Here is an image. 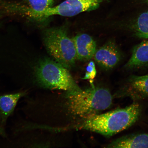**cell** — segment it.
<instances>
[{
  "instance_id": "cell-1",
  "label": "cell",
  "mask_w": 148,
  "mask_h": 148,
  "mask_svg": "<svg viewBox=\"0 0 148 148\" xmlns=\"http://www.w3.org/2000/svg\"><path fill=\"white\" fill-rule=\"evenodd\" d=\"M140 113V105L134 103L124 108L97 114L86 119L77 128L110 136L128 128L137 121Z\"/></svg>"
},
{
  "instance_id": "cell-2",
  "label": "cell",
  "mask_w": 148,
  "mask_h": 148,
  "mask_svg": "<svg viewBox=\"0 0 148 148\" xmlns=\"http://www.w3.org/2000/svg\"><path fill=\"white\" fill-rule=\"evenodd\" d=\"M91 85L84 90L67 92L68 107L73 115L86 119L98 114L112 105V95L108 89Z\"/></svg>"
},
{
  "instance_id": "cell-3",
  "label": "cell",
  "mask_w": 148,
  "mask_h": 148,
  "mask_svg": "<svg viewBox=\"0 0 148 148\" xmlns=\"http://www.w3.org/2000/svg\"><path fill=\"white\" fill-rule=\"evenodd\" d=\"M35 75L37 82L44 88L64 90L67 92L81 90L67 68L49 58H44L39 62Z\"/></svg>"
},
{
  "instance_id": "cell-4",
  "label": "cell",
  "mask_w": 148,
  "mask_h": 148,
  "mask_svg": "<svg viewBox=\"0 0 148 148\" xmlns=\"http://www.w3.org/2000/svg\"><path fill=\"white\" fill-rule=\"evenodd\" d=\"M44 42L48 53L53 60L68 69L75 64L77 57L72 39L63 26L48 29L44 33Z\"/></svg>"
},
{
  "instance_id": "cell-5",
  "label": "cell",
  "mask_w": 148,
  "mask_h": 148,
  "mask_svg": "<svg viewBox=\"0 0 148 148\" xmlns=\"http://www.w3.org/2000/svg\"><path fill=\"white\" fill-rule=\"evenodd\" d=\"M105 0H67L54 7L46 10L44 14V20L49 16L58 15L73 16L81 12L96 10Z\"/></svg>"
},
{
  "instance_id": "cell-6",
  "label": "cell",
  "mask_w": 148,
  "mask_h": 148,
  "mask_svg": "<svg viewBox=\"0 0 148 148\" xmlns=\"http://www.w3.org/2000/svg\"><path fill=\"white\" fill-rule=\"evenodd\" d=\"M94 59L101 67L106 69H112L119 62L121 54L114 42L110 41L96 51Z\"/></svg>"
},
{
  "instance_id": "cell-7",
  "label": "cell",
  "mask_w": 148,
  "mask_h": 148,
  "mask_svg": "<svg viewBox=\"0 0 148 148\" xmlns=\"http://www.w3.org/2000/svg\"><path fill=\"white\" fill-rule=\"evenodd\" d=\"M72 39L75 45L77 60L86 61L93 57L97 50V45L91 36L86 34H81Z\"/></svg>"
},
{
  "instance_id": "cell-8",
  "label": "cell",
  "mask_w": 148,
  "mask_h": 148,
  "mask_svg": "<svg viewBox=\"0 0 148 148\" xmlns=\"http://www.w3.org/2000/svg\"><path fill=\"white\" fill-rule=\"evenodd\" d=\"M148 64V38H147L135 46L124 68L128 70L138 69Z\"/></svg>"
},
{
  "instance_id": "cell-9",
  "label": "cell",
  "mask_w": 148,
  "mask_h": 148,
  "mask_svg": "<svg viewBox=\"0 0 148 148\" xmlns=\"http://www.w3.org/2000/svg\"><path fill=\"white\" fill-rule=\"evenodd\" d=\"M108 148H148V134L127 135L118 138Z\"/></svg>"
},
{
  "instance_id": "cell-10",
  "label": "cell",
  "mask_w": 148,
  "mask_h": 148,
  "mask_svg": "<svg viewBox=\"0 0 148 148\" xmlns=\"http://www.w3.org/2000/svg\"><path fill=\"white\" fill-rule=\"evenodd\" d=\"M27 5L24 9V15L36 20H44V14L52 7L54 0H25Z\"/></svg>"
},
{
  "instance_id": "cell-11",
  "label": "cell",
  "mask_w": 148,
  "mask_h": 148,
  "mask_svg": "<svg viewBox=\"0 0 148 148\" xmlns=\"http://www.w3.org/2000/svg\"><path fill=\"white\" fill-rule=\"evenodd\" d=\"M26 94V91H24L0 96V117L2 125L5 124L9 116L13 112L18 101Z\"/></svg>"
},
{
  "instance_id": "cell-12",
  "label": "cell",
  "mask_w": 148,
  "mask_h": 148,
  "mask_svg": "<svg viewBox=\"0 0 148 148\" xmlns=\"http://www.w3.org/2000/svg\"><path fill=\"white\" fill-rule=\"evenodd\" d=\"M128 90L134 97L148 98V75L132 76L129 80Z\"/></svg>"
},
{
  "instance_id": "cell-13",
  "label": "cell",
  "mask_w": 148,
  "mask_h": 148,
  "mask_svg": "<svg viewBox=\"0 0 148 148\" xmlns=\"http://www.w3.org/2000/svg\"><path fill=\"white\" fill-rule=\"evenodd\" d=\"M136 36L140 38H148V13H142L138 16L133 27Z\"/></svg>"
},
{
  "instance_id": "cell-14",
  "label": "cell",
  "mask_w": 148,
  "mask_h": 148,
  "mask_svg": "<svg viewBox=\"0 0 148 148\" xmlns=\"http://www.w3.org/2000/svg\"><path fill=\"white\" fill-rule=\"evenodd\" d=\"M96 75H97V70H96L95 64L94 62L91 61L89 62L87 67L86 75L82 79L92 80L95 78Z\"/></svg>"
},
{
  "instance_id": "cell-15",
  "label": "cell",
  "mask_w": 148,
  "mask_h": 148,
  "mask_svg": "<svg viewBox=\"0 0 148 148\" xmlns=\"http://www.w3.org/2000/svg\"><path fill=\"white\" fill-rule=\"evenodd\" d=\"M5 134L4 129L3 128V126H1L0 124V136H5Z\"/></svg>"
},
{
  "instance_id": "cell-16",
  "label": "cell",
  "mask_w": 148,
  "mask_h": 148,
  "mask_svg": "<svg viewBox=\"0 0 148 148\" xmlns=\"http://www.w3.org/2000/svg\"><path fill=\"white\" fill-rule=\"evenodd\" d=\"M143 1L145 3H147L148 4V0H143Z\"/></svg>"
},
{
  "instance_id": "cell-17",
  "label": "cell",
  "mask_w": 148,
  "mask_h": 148,
  "mask_svg": "<svg viewBox=\"0 0 148 148\" xmlns=\"http://www.w3.org/2000/svg\"><path fill=\"white\" fill-rule=\"evenodd\" d=\"M147 12L148 13V10H147Z\"/></svg>"
},
{
  "instance_id": "cell-18",
  "label": "cell",
  "mask_w": 148,
  "mask_h": 148,
  "mask_svg": "<svg viewBox=\"0 0 148 148\" xmlns=\"http://www.w3.org/2000/svg\"><path fill=\"white\" fill-rule=\"evenodd\" d=\"M0 18H1V15H0Z\"/></svg>"
}]
</instances>
